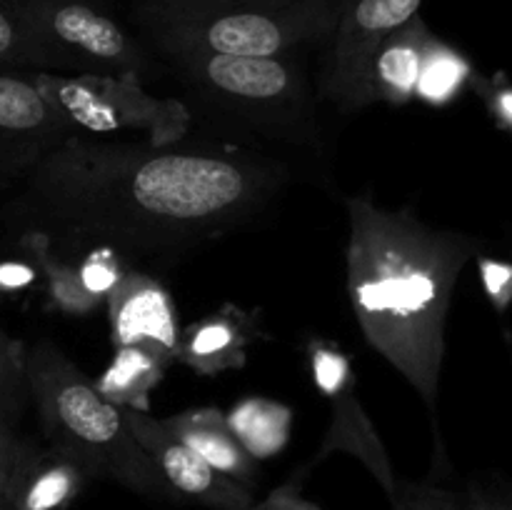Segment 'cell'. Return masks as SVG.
I'll return each mask as SVG.
<instances>
[{
    "mask_svg": "<svg viewBox=\"0 0 512 510\" xmlns=\"http://www.w3.org/2000/svg\"><path fill=\"white\" fill-rule=\"evenodd\" d=\"M293 180L288 158L208 138H68L15 188L3 215L18 235L43 233L70 258L108 248L173 265L253 225Z\"/></svg>",
    "mask_w": 512,
    "mask_h": 510,
    "instance_id": "1",
    "label": "cell"
},
{
    "mask_svg": "<svg viewBox=\"0 0 512 510\" xmlns=\"http://www.w3.org/2000/svg\"><path fill=\"white\" fill-rule=\"evenodd\" d=\"M393 510H460V498L448 488L413 480H398L395 495L390 498Z\"/></svg>",
    "mask_w": 512,
    "mask_h": 510,
    "instance_id": "24",
    "label": "cell"
},
{
    "mask_svg": "<svg viewBox=\"0 0 512 510\" xmlns=\"http://www.w3.org/2000/svg\"><path fill=\"white\" fill-rule=\"evenodd\" d=\"M25 20L60 75L150 80L163 65L115 15L108 0H20Z\"/></svg>",
    "mask_w": 512,
    "mask_h": 510,
    "instance_id": "7",
    "label": "cell"
},
{
    "mask_svg": "<svg viewBox=\"0 0 512 510\" xmlns=\"http://www.w3.org/2000/svg\"><path fill=\"white\" fill-rule=\"evenodd\" d=\"M168 368L170 365L153 350L140 348V345H125V348H115L113 360L95 380V388L118 408L150 413V393L163 380Z\"/></svg>",
    "mask_w": 512,
    "mask_h": 510,
    "instance_id": "18",
    "label": "cell"
},
{
    "mask_svg": "<svg viewBox=\"0 0 512 510\" xmlns=\"http://www.w3.org/2000/svg\"><path fill=\"white\" fill-rule=\"evenodd\" d=\"M78 270L85 290H88L90 295H95L100 303H105V298H108V293L113 290V285L118 283L120 275L125 273L123 258L108 248L85 250L83 258L78 260Z\"/></svg>",
    "mask_w": 512,
    "mask_h": 510,
    "instance_id": "23",
    "label": "cell"
},
{
    "mask_svg": "<svg viewBox=\"0 0 512 510\" xmlns=\"http://www.w3.org/2000/svg\"><path fill=\"white\" fill-rule=\"evenodd\" d=\"M483 280L490 298H493L500 308H505L512 298V268L493 263V260H483Z\"/></svg>",
    "mask_w": 512,
    "mask_h": 510,
    "instance_id": "28",
    "label": "cell"
},
{
    "mask_svg": "<svg viewBox=\"0 0 512 510\" xmlns=\"http://www.w3.org/2000/svg\"><path fill=\"white\" fill-rule=\"evenodd\" d=\"M435 35L420 15L388 35L380 45L373 63V98L375 103L405 105L415 98L425 53Z\"/></svg>",
    "mask_w": 512,
    "mask_h": 510,
    "instance_id": "15",
    "label": "cell"
},
{
    "mask_svg": "<svg viewBox=\"0 0 512 510\" xmlns=\"http://www.w3.org/2000/svg\"><path fill=\"white\" fill-rule=\"evenodd\" d=\"M190 115V133L280 155L320 150L328 138L325 100L305 55L185 53L158 60Z\"/></svg>",
    "mask_w": 512,
    "mask_h": 510,
    "instance_id": "3",
    "label": "cell"
},
{
    "mask_svg": "<svg viewBox=\"0 0 512 510\" xmlns=\"http://www.w3.org/2000/svg\"><path fill=\"white\" fill-rule=\"evenodd\" d=\"M345 208L350 220L345 265L355 320L370 348L435 413L445 320L475 243L463 233L433 228L413 210H388L360 195H350Z\"/></svg>",
    "mask_w": 512,
    "mask_h": 510,
    "instance_id": "2",
    "label": "cell"
},
{
    "mask_svg": "<svg viewBox=\"0 0 512 510\" xmlns=\"http://www.w3.org/2000/svg\"><path fill=\"white\" fill-rule=\"evenodd\" d=\"M0 68L53 73V60L30 30L20 0H0Z\"/></svg>",
    "mask_w": 512,
    "mask_h": 510,
    "instance_id": "20",
    "label": "cell"
},
{
    "mask_svg": "<svg viewBox=\"0 0 512 510\" xmlns=\"http://www.w3.org/2000/svg\"><path fill=\"white\" fill-rule=\"evenodd\" d=\"M115 348L140 345L173 365L180 355L178 313L165 285L143 270H125L105 298Z\"/></svg>",
    "mask_w": 512,
    "mask_h": 510,
    "instance_id": "12",
    "label": "cell"
},
{
    "mask_svg": "<svg viewBox=\"0 0 512 510\" xmlns=\"http://www.w3.org/2000/svg\"><path fill=\"white\" fill-rule=\"evenodd\" d=\"M70 138H125L170 145L190 133V115L178 98L148 93L138 78L60 75L30 70Z\"/></svg>",
    "mask_w": 512,
    "mask_h": 510,
    "instance_id": "6",
    "label": "cell"
},
{
    "mask_svg": "<svg viewBox=\"0 0 512 510\" xmlns=\"http://www.w3.org/2000/svg\"><path fill=\"white\" fill-rule=\"evenodd\" d=\"M338 0H135L130 28L155 60L305 53L328 43Z\"/></svg>",
    "mask_w": 512,
    "mask_h": 510,
    "instance_id": "4",
    "label": "cell"
},
{
    "mask_svg": "<svg viewBox=\"0 0 512 510\" xmlns=\"http://www.w3.org/2000/svg\"><path fill=\"white\" fill-rule=\"evenodd\" d=\"M30 403L25 378V345L0 325V418L20 423Z\"/></svg>",
    "mask_w": 512,
    "mask_h": 510,
    "instance_id": "22",
    "label": "cell"
},
{
    "mask_svg": "<svg viewBox=\"0 0 512 510\" xmlns=\"http://www.w3.org/2000/svg\"><path fill=\"white\" fill-rule=\"evenodd\" d=\"M38 280L40 273L28 255L0 260V295L5 298H18V295L28 293Z\"/></svg>",
    "mask_w": 512,
    "mask_h": 510,
    "instance_id": "26",
    "label": "cell"
},
{
    "mask_svg": "<svg viewBox=\"0 0 512 510\" xmlns=\"http://www.w3.org/2000/svg\"><path fill=\"white\" fill-rule=\"evenodd\" d=\"M248 343V318L238 310L223 308L183 330L178 360L200 375H220L243 368Z\"/></svg>",
    "mask_w": 512,
    "mask_h": 510,
    "instance_id": "16",
    "label": "cell"
},
{
    "mask_svg": "<svg viewBox=\"0 0 512 510\" xmlns=\"http://www.w3.org/2000/svg\"><path fill=\"white\" fill-rule=\"evenodd\" d=\"M18 245L23 255H28L38 268L45 295L60 315L88 318L95 313L100 300L85 290L83 280H80L78 260L55 250L43 233H20Z\"/></svg>",
    "mask_w": 512,
    "mask_h": 510,
    "instance_id": "17",
    "label": "cell"
},
{
    "mask_svg": "<svg viewBox=\"0 0 512 510\" xmlns=\"http://www.w3.org/2000/svg\"><path fill=\"white\" fill-rule=\"evenodd\" d=\"M25 378L48 443L83 460L95 478H110L145 498H175L125 423L123 408L105 400L95 380L53 340L25 348Z\"/></svg>",
    "mask_w": 512,
    "mask_h": 510,
    "instance_id": "5",
    "label": "cell"
},
{
    "mask_svg": "<svg viewBox=\"0 0 512 510\" xmlns=\"http://www.w3.org/2000/svg\"><path fill=\"white\" fill-rule=\"evenodd\" d=\"M70 130L30 70L0 68V193L15 190Z\"/></svg>",
    "mask_w": 512,
    "mask_h": 510,
    "instance_id": "10",
    "label": "cell"
},
{
    "mask_svg": "<svg viewBox=\"0 0 512 510\" xmlns=\"http://www.w3.org/2000/svg\"><path fill=\"white\" fill-rule=\"evenodd\" d=\"M460 510H512V493L473 488L460 498Z\"/></svg>",
    "mask_w": 512,
    "mask_h": 510,
    "instance_id": "29",
    "label": "cell"
},
{
    "mask_svg": "<svg viewBox=\"0 0 512 510\" xmlns=\"http://www.w3.org/2000/svg\"><path fill=\"white\" fill-rule=\"evenodd\" d=\"M88 465L60 445L25 438L10 470L0 510H65L93 480Z\"/></svg>",
    "mask_w": 512,
    "mask_h": 510,
    "instance_id": "13",
    "label": "cell"
},
{
    "mask_svg": "<svg viewBox=\"0 0 512 510\" xmlns=\"http://www.w3.org/2000/svg\"><path fill=\"white\" fill-rule=\"evenodd\" d=\"M423 0H338V18L325 43L320 68V98L343 115L375 103L373 63L393 30L418 15Z\"/></svg>",
    "mask_w": 512,
    "mask_h": 510,
    "instance_id": "8",
    "label": "cell"
},
{
    "mask_svg": "<svg viewBox=\"0 0 512 510\" xmlns=\"http://www.w3.org/2000/svg\"><path fill=\"white\" fill-rule=\"evenodd\" d=\"M303 475L305 470L293 473V478L270 490L263 500H255L253 510H323L303 495Z\"/></svg>",
    "mask_w": 512,
    "mask_h": 510,
    "instance_id": "25",
    "label": "cell"
},
{
    "mask_svg": "<svg viewBox=\"0 0 512 510\" xmlns=\"http://www.w3.org/2000/svg\"><path fill=\"white\" fill-rule=\"evenodd\" d=\"M23 443L25 438L20 435L18 423L0 418V503H3L5 485H8L10 470H13L15 460H18Z\"/></svg>",
    "mask_w": 512,
    "mask_h": 510,
    "instance_id": "27",
    "label": "cell"
},
{
    "mask_svg": "<svg viewBox=\"0 0 512 510\" xmlns=\"http://www.w3.org/2000/svg\"><path fill=\"white\" fill-rule=\"evenodd\" d=\"M123 415L175 498L193 500L210 510H253V488L215 470L208 460L180 443L163 420L133 408H123Z\"/></svg>",
    "mask_w": 512,
    "mask_h": 510,
    "instance_id": "11",
    "label": "cell"
},
{
    "mask_svg": "<svg viewBox=\"0 0 512 510\" xmlns=\"http://www.w3.org/2000/svg\"><path fill=\"white\" fill-rule=\"evenodd\" d=\"M468 75V63L453 48H448L438 38H433L428 53H425V63L423 70H420L415 98L425 100L430 105L448 103V100H453L458 95V90L463 88Z\"/></svg>",
    "mask_w": 512,
    "mask_h": 510,
    "instance_id": "21",
    "label": "cell"
},
{
    "mask_svg": "<svg viewBox=\"0 0 512 510\" xmlns=\"http://www.w3.org/2000/svg\"><path fill=\"white\" fill-rule=\"evenodd\" d=\"M308 363L315 385L323 390L330 403V425L315 453L313 465L333 453L353 455L378 480L390 500L398 488V478L390 465L388 450L358 398V378L353 373V365L345 358V353H340L328 340H310Z\"/></svg>",
    "mask_w": 512,
    "mask_h": 510,
    "instance_id": "9",
    "label": "cell"
},
{
    "mask_svg": "<svg viewBox=\"0 0 512 510\" xmlns=\"http://www.w3.org/2000/svg\"><path fill=\"white\" fill-rule=\"evenodd\" d=\"M163 423L180 443H185L200 458L208 460L215 470L255 490L260 480L258 460L235 438V433L228 425V418L220 410H185V413L170 415Z\"/></svg>",
    "mask_w": 512,
    "mask_h": 510,
    "instance_id": "14",
    "label": "cell"
},
{
    "mask_svg": "<svg viewBox=\"0 0 512 510\" xmlns=\"http://www.w3.org/2000/svg\"><path fill=\"white\" fill-rule=\"evenodd\" d=\"M493 108H495V113L505 120V123L512 125V90H500L493 100Z\"/></svg>",
    "mask_w": 512,
    "mask_h": 510,
    "instance_id": "30",
    "label": "cell"
},
{
    "mask_svg": "<svg viewBox=\"0 0 512 510\" xmlns=\"http://www.w3.org/2000/svg\"><path fill=\"white\" fill-rule=\"evenodd\" d=\"M230 430L255 460L283 448L290 430V413L268 400L250 398L240 403L228 418Z\"/></svg>",
    "mask_w": 512,
    "mask_h": 510,
    "instance_id": "19",
    "label": "cell"
}]
</instances>
